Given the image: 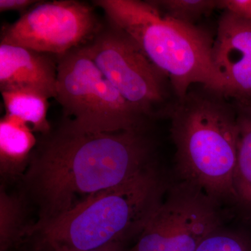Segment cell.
Returning <instances> with one entry per match:
<instances>
[{
	"instance_id": "obj_3",
	"label": "cell",
	"mask_w": 251,
	"mask_h": 251,
	"mask_svg": "<svg viewBox=\"0 0 251 251\" xmlns=\"http://www.w3.org/2000/svg\"><path fill=\"white\" fill-rule=\"evenodd\" d=\"M227 99L204 87L190 90L178 100L170 116L171 135L181 181L221 204H237V109Z\"/></svg>"
},
{
	"instance_id": "obj_15",
	"label": "cell",
	"mask_w": 251,
	"mask_h": 251,
	"mask_svg": "<svg viewBox=\"0 0 251 251\" xmlns=\"http://www.w3.org/2000/svg\"><path fill=\"white\" fill-rule=\"evenodd\" d=\"M163 16L193 25L197 20L219 8L220 0H156L150 1Z\"/></svg>"
},
{
	"instance_id": "obj_19",
	"label": "cell",
	"mask_w": 251,
	"mask_h": 251,
	"mask_svg": "<svg viewBox=\"0 0 251 251\" xmlns=\"http://www.w3.org/2000/svg\"><path fill=\"white\" fill-rule=\"evenodd\" d=\"M128 249H126L125 244L122 243H114V244H108L104 247L98 248V249H92L88 251H70L65 249H50L44 251H127Z\"/></svg>"
},
{
	"instance_id": "obj_14",
	"label": "cell",
	"mask_w": 251,
	"mask_h": 251,
	"mask_svg": "<svg viewBox=\"0 0 251 251\" xmlns=\"http://www.w3.org/2000/svg\"><path fill=\"white\" fill-rule=\"evenodd\" d=\"M25 199L20 195L0 191V251H15L25 239Z\"/></svg>"
},
{
	"instance_id": "obj_17",
	"label": "cell",
	"mask_w": 251,
	"mask_h": 251,
	"mask_svg": "<svg viewBox=\"0 0 251 251\" xmlns=\"http://www.w3.org/2000/svg\"><path fill=\"white\" fill-rule=\"evenodd\" d=\"M219 8L236 16L251 19V0H220Z\"/></svg>"
},
{
	"instance_id": "obj_5",
	"label": "cell",
	"mask_w": 251,
	"mask_h": 251,
	"mask_svg": "<svg viewBox=\"0 0 251 251\" xmlns=\"http://www.w3.org/2000/svg\"><path fill=\"white\" fill-rule=\"evenodd\" d=\"M55 99L80 131L141 129L150 120L122 97L82 46L57 57Z\"/></svg>"
},
{
	"instance_id": "obj_8",
	"label": "cell",
	"mask_w": 251,
	"mask_h": 251,
	"mask_svg": "<svg viewBox=\"0 0 251 251\" xmlns=\"http://www.w3.org/2000/svg\"><path fill=\"white\" fill-rule=\"evenodd\" d=\"M92 6L77 0L38 1L1 31L0 44L60 56L83 45L100 27Z\"/></svg>"
},
{
	"instance_id": "obj_20",
	"label": "cell",
	"mask_w": 251,
	"mask_h": 251,
	"mask_svg": "<svg viewBox=\"0 0 251 251\" xmlns=\"http://www.w3.org/2000/svg\"></svg>"
},
{
	"instance_id": "obj_7",
	"label": "cell",
	"mask_w": 251,
	"mask_h": 251,
	"mask_svg": "<svg viewBox=\"0 0 251 251\" xmlns=\"http://www.w3.org/2000/svg\"><path fill=\"white\" fill-rule=\"evenodd\" d=\"M166 193L127 251H196L204 238L221 228V204L201 190L180 181Z\"/></svg>"
},
{
	"instance_id": "obj_2",
	"label": "cell",
	"mask_w": 251,
	"mask_h": 251,
	"mask_svg": "<svg viewBox=\"0 0 251 251\" xmlns=\"http://www.w3.org/2000/svg\"><path fill=\"white\" fill-rule=\"evenodd\" d=\"M169 186L156 165L97 193L72 211L28 228L31 251H88L136 238L161 205Z\"/></svg>"
},
{
	"instance_id": "obj_13",
	"label": "cell",
	"mask_w": 251,
	"mask_h": 251,
	"mask_svg": "<svg viewBox=\"0 0 251 251\" xmlns=\"http://www.w3.org/2000/svg\"><path fill=\"white\" fill-rule=\"evenodd\" d=\"M6 115L25 122L33 132L46 135L52 126L47 119L49 99L27 90L1 92Z\"/></svg>"
},
{
	"instance_id": "obj_10",
	"label": "cell",
	"mask_w": 251,
	"mask_h": 251,
	"mask_svg": "<svg viewBox=\"0 0 251 251\" xmlns=\"http://www.w3.org/2000/svg\"><path fill=\"white\" fill-rule=\"evenodd\" d=\"M57 56L0 44V91L27 90L57 97Z\"/></svg>"
},
{
	"instance_id": "obj_4",
	"label": "cell",
	"mask_w": 251,
	"mask_h": 251,
	"mask_svg": "<svg viewBox=\"0 0 251 251\" xmlns=\"http://www.w3.org/2000/svg\"><path fill=\"white\" fill-rule=\"evenodd\" d=\"M92 3L168 77L178 100L196 84L224 96V80L213 61L214 42L202 29L166 17L150 1L94 0Z\"/></svg>"
},
{
	"instance_id": "obj_9",
	"label": "cell",
	"mask_w": 251,
	"mask_h": 251,
	"mask_svg": "<svg viewBox=\"0 0 251 251\" xmlns=\"http://www.w3.org/2000/svg\"><path fill=\"white\" fill-rule=\"evenodd\" d=\"M212 57L224 80L225 97L251 104V19L226 11L219 21Z\"/></svg>"
},
{
	"instance_id": "obj_18",
	"label": "cell",
	"mask_w": 251,
	"mask_h": 251,
	"mask_svg": "<svg viewBox=\"0 0 251 251\" xmlns=\"http://www.w3.org/2000/svg\"><path fill=\"white\" fill-rule=\"evenodd\" d=\"M37 2L36 0H0V11H17L25 14Z\"/></svg>"
},
{
	"instance_id": "obj_11",
	"label": "cell",
	"mask_w": 251,
	"mask_h": 251,
	"mask_svg": "<svg viewBox=\"0 0 251 251\" xmlns=\"http://www.w3.org/2000/svg\"><path fill=\"white\" fill-rule=\"evenodd\" d=\"M38 140L25 122L5 115L0 120V173L4 179L22 177Z\"/></svg>"
},
{
	"instance_id": "obj_1",
	"label": "cell",
	"mask_w": 251,
	"mask_h": 251,
	"mask_svg": "<svg viewBox=\"0 0 251 251\" xmlns=\"http://www.w3.org/2000/svg\"><path fill=\"white\" fill-rule=\"evenodd\" d=\"M146 128L87 133L64 121L41 138L23 175L25 193L39 210L31 227L67 214L94 195L156 165Z\"/></svg>"
},
{
	"instance_id": "obj_16",
	"label": "cell",
	"mask_w": 251,
	"mask_h": 251,
	"mask_svg": "<svg viewBox=\"0 0 251 251\" xmlns=\"http://www.w3.org/2000/svg\"><path fill=\"white\" fill-rule=\"evenodd\" d=\"M196 251H251V241L245 234L221 227L204 238Z\"/></svg>"
},
{
	"instance_id": "obj_6",
	"label": "cell",
	"mask_w": 251,
	"mask_h": 251,
	"mask_svg": "<svg viewBox=\"0 0 251 251\" xmlns=\"http://www.w3.org/2000/svg\"><path fill=\"white\" fill-rule=\"evenodd\" d=\"M105 19L82 45L86 53L144 116L150 120L171 116L178 101L173 99L176 95L171 81L126 33Z\"/></svg>"
},
{
	"instance_id": "obj_12",
	"label": "cell",
	"mask_w": 251,
	"mask_h": 251,
	"mask_svg": "<svg viewBox=\"0 0 251 251\" xmlns=\"http://www.w3.org/2000/svg\"><path fill=\"white\" fill-rule=\"evenodd\" d=\"M238 136L234 173L237 204L251 214V104L237 103Z\"/></svg>"
}]
</instances>
